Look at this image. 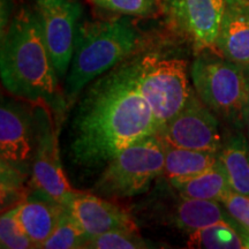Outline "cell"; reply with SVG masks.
<instances>
[{"mask_svg": "<svg viewBox=\"0 0 249 249\" xmlns=\"http://www.w3.org/2000/svg\"><path fill=\"white\" fill-rule=\"evenodd\" d=\"M139 40L135 27L124 18L82 24L65 86L66 97L75 99L87 85L126 60Z\"/></svg>", "mask_w": 249, "mask_h": 249, "instance_id": "3", "label": "cell"}, {"mask_svg": "<svg viewBox=\"0 0 249 249\" xmlns=\"http://www.w3.org/2000/svg\"><path fill=\"white\" fill-rule=\"evenodd\" d=\"M160 1H161V0H160Z\"/></svg>", "mask_w": 249, "mask_h": 249, "instance_id": "26", "label": "cell"}, {"mask_svg": "<svg viewBox=\"0 0 249 249\" xmlns=\"http://www.w3.org/2000/svg\"><path fill=\"white\" fill-rule=\"evenodd\" d=\"M244 121H245V124H246V128H247L248 140H249V103H248V107H247V108H246L245 116H244Z\"/></svg>", "mask_w": 249, "mask_h": 249, "instance_id": "25", "label": "cell"}, {"mask_svg": "<svg viewBox=\"0 0 249 249\" xmlns=\"http://www.w3.org/2000/svg\"><path fill=\"white\" fill-rule=\"evenodd\" d=\"M171 185L181 196L202 200L219 201L233 191L219 158L211 169L195 177L185 179H171Z\"/></svg>", "mask_w": 249, "mask_h": 249, "instance_id": "16", "label": "cell"}, {"mask_svg": "<svg viewBox=\"0 0 249 249\" xmlns=\"http://www.w3.org/2000/svg\"><path fill=\"white\" fill-rule=\"evenodd\" d=\"M34 5L55 73L62 79L75 50L82 5L79 0H34Z\"/></svg>", "mask_w": 249, "mask_h": 249, "instance_id": "8", "label": "cell"}, {"mask_svg": "<svg viewBox=\"0 0 249 249\" xmlns=\"http://www.w3.org/2000/svg\"><path fill=\"white\" fill-rule=\"evenodd\" d=\"M89 236L79 225L75 218L64 205L60 219L55 226L54 231L49 236L48 240L40 248L46 249H76L86 248Z\"/></svg>", "mask_w": 249, "mask_h": 249, "instance_id": "20", "label": "cell"}, {"mask_svg": "<svg viewBox=\"0 0 249 249\" xmlns=\"http://www.w3.org/2000/svg\"><path fill=\"white\" fill-rule=\"evenodd\" d=\"M18 204L1 214L0 219V244L6 249L35 248V245L26 234L18 219Z\"/></svg>", "mask_w": 249, "mask_h": 249, "instance_id": "21", "label": "cell"}, {"mask_svg": "<svg viewBox=\"0 0 249 249\" xmlns=\"http://www.w3.org/2000/svg\"><path fill=\"white\" fill-rule=\"evenodd\" d=\"M97 7L128 17L147 18L157 14L160 0H89Z\"/></svg>", "mask_w": 249, "mask_h": 249, "instance_id": "23", "label": "cell"}, {"mask_svg": "<svg viewBox=\"0 0 249 249\" xmlns=\"http://www.w3.org/2000/svg\"><path fill=\"white\" fill-rule=\"evenodd\" d=\"M136 58L99 76L87 90L73 121L71 151L86 167L107 164L128 145L160 132L136 82Z\"/></svg>", "mask_w": 249, "mask_h": 249, "instance_id": "1", "label": "cell"}, {"mask_svg": "<svg viewBox=\"0 0 249 249\" xmlns=\"http://www.w3.org/2000/svg\"><path fill=\"white\" fill-rule=\"evenodd\" d=\"M214 51L244 68L249 66V0H226Z\"/></svg>", "mask_w": 249, "mask_h": 249, "instance_id": "13", "label": "cell"}, {"mask_svg": "<svg viewBox=\"0 0 249 249\" xmlns=\"http://www.w3.org/2000/svg\"><path fill=\"white\" fill-rule=\"evenodd\" d=\"M158 135L177 148L219 152L223 147L217 118L193 90L185 107L161 127Z\"/></svg>", "mask_w": 249, "mask_h": 249, "instance_id": "9", "label": "cell"}, {"mask_svg": "<svg viewBox=\"0 0 249 249\" xmlns=\"http://www.w3.org/2000/svg\"><path fill=\"white\" fill-rule=\"evenodd\" d=\"M234 192L249 195V144L242 134L232 136L218 152Z\"/></svg>", "mask_w": 249, "mask_h": 249, "instance_id": "18", "label": "cell"}, {"mask_svg": "<svg viewBox=\"0 0 249 249\" xmlns=\"http://www.w3.org/2000/svg\"><path fill=\"white\" fill-rule=\"evenodd\" d=\"M89 239L111 231H138L132 216L110 201L74 192L64 203Z\"/></svg>", "mask_w": 249, "mask_h": 249, "instance_id": "12", "label": "cell"}, {"mask_svg": "<svg viewBox=\"0 0 249 249\" xmlns=\"http://www.w3.org/2000/svg\"><path fill=\"white\" fill-rule=\"evenodd\" d=\"M136 60L138 88L151 107L160 130L185 107L192 93L187 62L156 53L144 54Z\"/></svg>", "mask_w": 249, "mask_h": 249, "instance_id": "6", "label": "cell"}, {"mask_svg": "<svg viewBox=\"0 0 249 249\" xmlns=\"http://www.w3.org/2000/svg\"><path fill=\"white\" fill-rule=\"evenodd\" d=\"M0 73L4 88L31 105L57 101L58 75L35 11L23 6L1 33Z\"/></svg>", "mask_w": 249, "mask_h": 249, "instance_id": "2", "label": "cell"}, {"mask_svg": "<svg viewBox=\"0 0 249 249\" xmlns=\"http://www.w3.org/2000/svg\"><path fill=\"white\" fill-rule=\"evenodd\" d=\"M149 244L139 234V231H111L89 239L86 248L91 249H142L150 248Z\"/></svg>", "mask_w": 249, "mask_h": 249, "instance_id": "22", "label": "cell"}, {"mask_svg": "<svg viewBox=\"0 0 249 249\" xmlns=\"http://www.w3.org/2000/svg\"><path fill=\"white\" fill-rule=\"evenodd\" d=\"M226 0H164L171 24L197 52L213 50Z\"/></svg>", "mask_w": 249, "mask_h": 249, "instance_id": "10", "label": "cell"}, {"mask_svg": "<svg viewBox=\"0 0 249 249\" xmlns=\"http://www.w3.org/2000/svg\"><path fill=\"white\" fill-rule=\"evenodd\" d=\"M33 107L35 118V143L31 160L33 183L36 189L64 204L75 191L71 189L62 169L51 110L48 104Z\"/></svg>", "mask_w": 249, "mask_h": 249, "instance_id": "7", "label": "cell"}, {"mask_svg": "<svg viewBox=\"0 0 249 249\" xmlns=\"http://www.w3.org/2000/svg\"><path fill=\"white\" fill-rule=\"evenodd\" d=\"M35 143L34 107L28 110L17 102L2 101L0 108V156L1 160L21 170L33 160Z\"/></svg>", "mask_w": 249, "mask_h": 249, "instance_id": "11", "label": "cell"}, {"mask_svg": "<svg viewBox=\"0 0 249 249\" xmlns=\"http://www.w3.org/2000/svg\"><path fill=\"white\" fill-rule=\"evenodd\" d=\"M166 144L163 174L167 179H185L208 171L218 161V152L177 148Z\"/></svg>", "mask_w": 249, "mask_h": 249, "instance_id": "17", "label": "cell"}, {"mask_svg": "<svg viewBox=\"0 0 249 249\" xmlns=\"http://www.w3.org/2000/svg\"><path fill=\"white\" fill-rule=\"evenodd\" d=\"M64 211V204L36 189L18 204V219L26 234L40 248L54 231Z\"/></svg>", "mask_w": 249, "mask_h": 249, "instance_id": "14", "label": "cell"}, {"mask_svg": "<svg viewBox=\"0 0 249 249\" xmlns=\"http://www.w3.org/2000/svg\"><path fill=\"white\" fill-rule=\"evenodd\" d=\"M166 144L158 134L133 143L107 164L93 191L105 197L127 198L143 194L164 172Z\"/></svg>", "mask_w": 249, "mask_h": 249, "instance_id": "4", "label": "cell"}, {"mask_svg": "<svg viewBox=\"0 0 249 249\" xmlns=\"http://www.w3.org/2000/svg\"><path fill=\"white\" fill-rule=\"evenodd\" d=\"M191 76L198 98L225 120H244L249 103V81L244 67L222 55L201 53L193 62Z\"/></svg>", "mask_w": 249, "mask_h": 249, "instance_id": "5", "label": "cell"}, {"mask_svg": "<svg viewBox=\"0 0 249 249\" xmlns=\"http://www.w3.org/2000/svg\"><path fill=\"white\" fill-rule=\"evenodd\" d=\"M176 220L179 227L192 233L214 224H231L239 225L232 219L222 202L202 198H191L181 196L177 205Z\"/></svg>", "mask_w": 249, "mask_h": 249, "instance_id": "15", "label": "cell"}, {"mask_svg": "<svg viewBox=\"0 0 249 249\" xmlns=\"http://www.w3.org/2000/svg\"><path fill=\"white\" fill-rule=\"evenodd\" d=\"M222 203L232 219L249 235V195L231 191Z\"/></svg>", "mask_w": 249, "mask_h": 249, "instance_id": "24", "label": "cell"}, {"mask_svg": "<svg viewBox=\"0 0 249 249\" xmlns=\"http://www.w3.org/2000/svg\"><path fill=\"white\" fill-rule=\"evenodd\" d=\"M188 247L204 249L249 248V235L231 224H214L189 233Z\"/></svg>", "mask_w": 249, "mask_h": 249, "instance_id": "19", "label": "cell"}]
</instances>
